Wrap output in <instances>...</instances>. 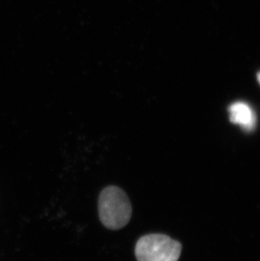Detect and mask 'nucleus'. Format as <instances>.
<instances>
[{
	"label": "nucleus",
	"mask_w": 260,
	"mask_h": 261,
	"mask_svg": "<svg viewBox=\"0 0 260 261\" xmlns=\"http://www.w3.org/2000/svg\"><path fill=\"white\" fill-rule=\"evenodd\" d=\"M182 252L179 242L165 234L153 233L143 236L135 246L138 261H177Z\"/></svg>",
	"instance_id": "nucleus-2"
},
{
	"label": "nucleus",
	"mask_w": 260,
	"mask_h": 261,
	"mask_svg": "<svg viewBox=\"0 0 260 261\" xmlns=\"http://www.w3.org/2000/svg\"><path fill=\"white\" fill-rule=\"evenodd\" d=\"M230 121L240 125L246 132H252L255 128L257 118L253 109L245 102H235L229 107Z\"/></svg>",
	"instance_id": "nucleus-3"
},
{
	"label": "nucleus",
	"mask_w": 260,
	"mask_h": 261,
	"mask_svg": "<svg viewBox=\"0 0 260 261\" xmlns=\"http://www.w3.org/2000/svg\"><path fill=\"white\" fill-rule=\"evenodd\" d=\"M99 217L107 228L118 230L125 227L132 215V206L126 193L120 188L109 186L100 194Z\"/></svg>",
	"instance_id": "nucleus-1"
},
{
	"label": "nucleus",
	"mask_w": 260,
	"mask_h": 261,
	"mask_svg": "<svg viewBox=\"0 0 260 261\" xmlns=\"http://www.w3.org/2000/svg\"><path fill=\"white\" fill-rule=\"evenodd\" d=\"M258 82H259V83H260V72L258 74Z\"/></svg>",
	"instance_id": "nucleus-4"
}]
</instances>
